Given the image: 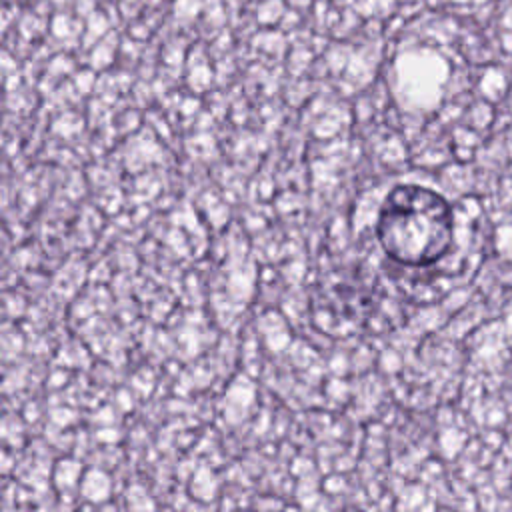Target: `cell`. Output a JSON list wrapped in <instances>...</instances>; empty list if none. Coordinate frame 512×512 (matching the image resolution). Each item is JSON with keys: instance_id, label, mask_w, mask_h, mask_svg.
I'll use <instances>...</instances> for the list:
<instances>
[{"instance_id": "obj_1", "label": "cell", "mask_w": 512, "mask_h": 512, "mask_svg": "<svg viewBox=\"0 0 512 512\" xmlns=\"http://www.w3.org/2000/svg\"><path fill=\"white\" fill-rule=\"evenodd\" d=\"M384 252L406 266H428L452 244V210L434 190L402 184L390 190L376 222Z\"/></svg>"}]
</instances>
